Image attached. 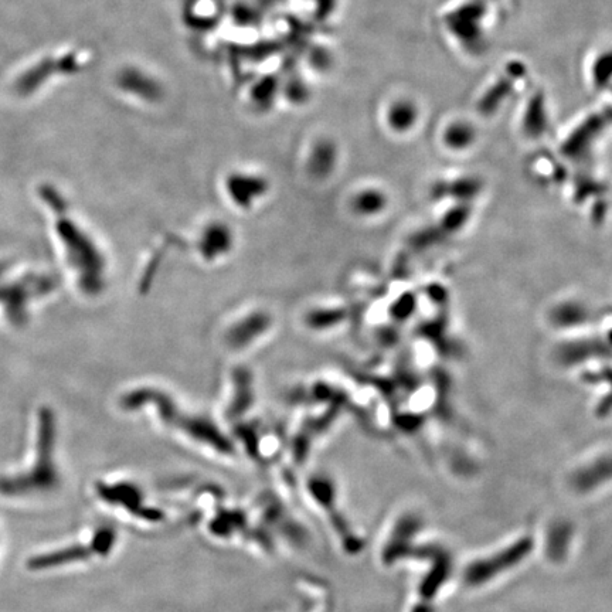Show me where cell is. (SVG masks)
<instances>
[{"label":"cell","mask_w":612,"mask_h":612,"mask_svg":"<svg viewBox=\"0 0 612 612\" xmlns=\"http://www.w3.org/2000/svg\"><path fill=\"white\" fill-rule=\"evenodd\" d=\"M37 458L26 472L0 479V495L27 496L54 491L60 484V475L54 464L56 424L49 408H43L39 417Z\"/></svg>","instance_id":"obj_1"},{"label":"cell","mask_w":612,"mask_h":612,"mask_svg":"<svg viewBox=\"0 0 612 612\" xmlns=\"http://www.w3.org/2000/svg\"><path fill=\"white\" fill-rule=\"evenodd\" d=\"M44 200L50 203L54 212L59 216V233L61 240L66 244L71 264L81 271V285L85 291L93 292L100 288L101 260L97 248L90 243L83 231L66 217V206L56 190L50 186L42 187Z\"/></svg>","instance_id":"obj_2"},{"label":"cell","mask_w":612,"mask_h":612,"mask_svg":"<svg viewBox=\"0 0 612 612\" xmlns=\"http://www.w3.org/2000/svg\"><path fill=\"white\" fill-rule=\"evenodd\" d=\"M88 544L90 546L73 544V546L63 547V549L53 550V552L39 554V556H34L27 561V567L32 571H44L93 559L94 556H97V553H95L93 544L91 542Z\"/></svg>","instance_id":"obj_3"},{"label":"cell","mask_w":612,"mask_h":612,"mask_svg":"<svg viewBox=\"0 0 612 612\" xmlns=\"http://www.w3.org/2000/svg\"><path fill=\"white\" fill-rule=\"evenodd\" d=\"M391 124L399 129H406L414 124L417 118L416 108L408 102L397 104L390 112Z\"/></svg>","instance_id":"obj_4"},{"label":"cell","mask_w":612,"mask_h":612,"mask_svg":"<svg viewBox=\"0 0 612 612\" xmlns=\"http://www.w3.org/2000/svg\"><path fill=\"white\" fill-rule=\"evenodd\" d=\"M447 138L454 146L468 145L472 139L471 128L465 127V124H455L447 132Z\"/></svg>","instance_id":"obj_5"}]
</instances>
